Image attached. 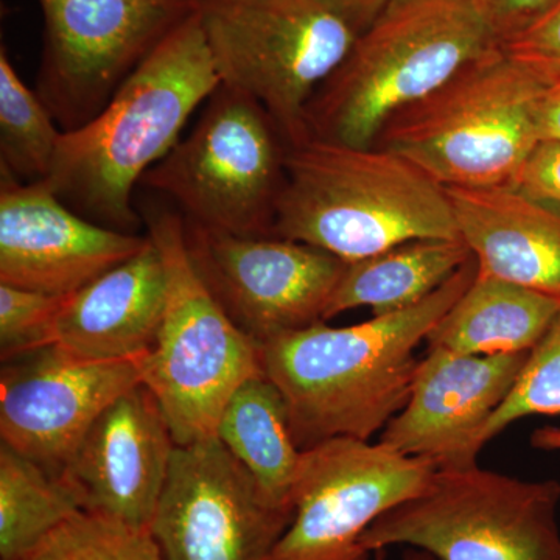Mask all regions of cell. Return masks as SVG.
I'll list each match as a JSON object with an SVG mask.
<instances>
[{"mask_svg": "<svg viewBox=\"0 0 560 560\" xmlns=\"http://www.w3.org/2000/svg\"><path fill=\"white\" fill-rule=\"evenodd\" d=\"M478 275L471 257L444 285L404 311L349 327L318 323L261 342L265 377L289 408L301 451L335 438L370 441L410 399L427 341Z\"/></svg>", "mask_w": 560, "mask_h": 560, "instance_id": "obj_1", "label": "cell"}, {"mask_svg": "<svg viewBox=\"0 0 560 560\" xmlns=\"http://www.w3.org/2000/svg\"><path fill=\"white\" fill-rule=\"evenodd\" d=\"M220 84L197 9L140 61L94 119L61 132L47 179L51 189L92 223L138 234L142 219L132 190Z\"/></svg>", "mask_w": 560, "mask_h": 560, "instance_id": "obj_2", "label": "cell"}, {"mask_svg": "<svg viewBox=\"0 0 560 560\" xmlns=\"http://www.w3.org/2000/svg\"><path fill=\"white\" fill-rule=\"evenodd\" d=\"M272 235L345 261L408 242L460 238L447 190L410 161L315 138L290 147Z\"/></svg>", "mask_w": 560, "mask_h": 560, "instance_id": "obj_3", "label": "cell"}, {"mask_svg": "<svg viewBox=\"0 0 560 560\" xmlns=\"http://www.w3.org/2000/svg\"><path fill=\"white\" fill-rule=\"evenodd\" d=\"M497 47L477 0H390L313 95L308 138L374 147L394 114Z\"/></svg>", "mask_w": 560, "mask_h": 560, "instance_id": "obj_4", "label": "cell"}, {"mask_svg": "<svg viewBox=\"0 0 560 560\" xmlns=\"http://www.w3.org/2000/svg\"><path fill=\"white\" fill-rule=\"evenodd\" d=\"M547 79L501 47L394 114L374 145L444 187H512L540 142L536 105Z\"/></svg>", "mask_w": 560, "mask_h": 560, "instance_id": "obj_5", "label": "cell"}, {"mask_svg": "<svg viewBox=\"0 0 560 560\" xmlns=\"http://www.w3.org/2000/svg\"><path fill=\"white\" fill-rule=\"evenodd\" d=\"M147 234L167 271V304L142 383L160 404L176 445L215 438L221 412L243 383L265 375L261 342L232 320L195 268L183 215L151 209Z\"/></svg>", "mask_w": 560, "mask_h": 560, "instance_id": "obj_6", "label": "cell"}, {"mask_svg": "<svg viewBox=\"0 0 560 560\" xmlns=\"http://www.w3.org/2000/svg\"><path fill=\"white\" fill-rule=\"evenodd\" d=\"M198 16L221 84L264 106L291 145L305 110L360 33L323 0H200Z\"/></svg>", "mask_w": 560, "mask_h": 560, "instance_id": "obj_7", "label": "cell"}, {"mask_svg": "<svg viewBox=\"0 0 560 560\" xmlns=\"http://www.w3.org/2000/svg\"><path fill=\"white\" fill-rule=\"evenodd\" d=\"M291 143L260 103L220 84L194 130L143 175L187 223L272 235Z\"/></svg>", "mask_w": 560, "mask_h": 560, "instance_id": "obj_8", "label": "cell"}, {"mask_svg": "<svg viewBox=\"0 0 560 560\" xmlns=\"http://www.w3.org/2000/svg\"><path fill=\"white\" fill-rule=\"evenodd\" d=\"M560 482L474 466L436 469L415 499L382 515L364 550L418 548L438 560H560Z\"/></svg>", "mask_w": 560, "mask_h": 560, "instance_id": "obj_9", "label": "cell"}, {"mask_svg": "<svg viewBox=\"0 0 560 560\" xmlns=\"http://www.w3.org/2000/svg\"><path fill=\"white\" fill-rule=\"evenodd\" d=\"M44 47L36 94L61 131L94 119L140 61L200 0H38Z\"/></svg>", "mask_w": 560, "mask_h": 560, "instance_id": "obj_10", "label": "cell"}, {"mask_svg": "<svg viewBox=\"0 0 560 560\" xmlns=\"http://www.w3.org/2000/svg\"><path fill=\"white\" fill-rule=\"evenodd\" d=\"M438 467L370 441L335 438L304 451L293 518L264 560H370L361 545L382 515L415 499Z\"/></svg>", "mask_w": 560, "mask_h": 560, "instance_id": "obj_11", "label": "cell"}, {"mask_svg": "<svg viewBox=\"0 0 560 560\" xmlns=\"http://www.w3.org/2000/svg\"><path fill=\"white\" fill-rule=\"evenodd\" d=\"M184 226L195 268L254 340L323 323L348 261L278 235H235L186 220Z\"/></svg>", "mask_w": 560, "mask_h": 560, "instance_id": "obj_12", "label": "cell"}, {"mask_svg": "<svg viewBox=\"0 0 560 560\" xmlns=\"http://www.w3.org/2000/svg\"><path fill=\"white\" fill-rule=\"evenodd\" d=\"M291 518L215 436L176 445L150 533L165 560H264Z\"/></svg>", "mask_w": 560, "mask_h": 560, "instance_id": "obj_13", "label": "cell"}, {"mask_svg": "<svg viewBox=\"0 0 560 560\" xmlns=\"http://www.w3.org/2000/svg\"><path fill=\"white\" fill-rule=\"evenodd\" d=\"M142 359L84 360L49 345L3 361L0 440L61 475L98 416L142 383Z\"/></svg>", "mask_w": 560, "mask_h": 560, "instance_id": "obj_14", "label": "cell"}, {"mask_svg": "<svg viewBox=\"0 0 560 560\" xmlns=\"http://www.w3.org/2000/svg\"><path fill=\"white\" fill-rule=\"evenodd\" d=\"M149 234L92 223L49 180L21 183L0 171V283L70 296L138 254Z\"/></svg>", "mask_w": 560, "mask_h": 560, "instance_id": "obj_15", "label": "cell"}, {"mask_svg": "<svg viewBox=\"0 0 560 560\" xmlns=\"http://www.w3.org/2000/svg\"><path fill=\"white\" fill-rule=\"evenodd\" d=\"M529 352L460 355L429 349L419 360L410 399L381 433V444L438 469L474 466L480 438L510 396Z\"/></svg>", "mask_w": 560, "mask_h": 560, "instance_id": "obj_16", "label": "cell"}, {"mask_svg": "<svg viewBox=\"0 0 560 560\" xmlns=\"http://www.w3.org/2000/svg\"><path fill=\"white\" fill-rule=\"evenodd\" d=\"M175 448L156 397L140 383L98 416L61 475L83 511L150 530Z\"/></svg>", "mask_w": 560, "mask_h": 560, "instance_id": "obj_17", "label": "cell"}, {"mask_svg": "<svg viewBox=\"0 0 560 560\" xmlns=\"http://www.w3.org/2000/svg\"><path fill=\"white\" fill-rule=\"evenodd\" d=\"M167 304V271L149 235L130 259L70 294L51 345L79 359H142L153 348Z\"/></svg>", "mask_w": 560, "mask_h": 560, "instance_id": "obj_18", "label": "cell"}, {"mask_svg": "<svg viewBox=\"0 0 560 560\" xmlns=\"http://www.w3.org/2000/svg\"><path fill=\"white\" fill-rule=\"evenodd\" d=\"M478 272L560 302V212L512 187H445Z\"/></svg>", "mask_w": 560, "mask_h": 560, "instance_id": "obj_19", "label": "cell"}, {"mask_svg": "<svg viewBox=\"0 0 560 560\" xmlns=\"http://www.w3.org/2000/svg\"><path fill=\"white\" fill-rule=\"evenodd\" d=\"M559 312L550 296L478 272L425 342L460 355L530 352Z\"/></svg>", "mask_w": 560, "mask_h": 560, "instance_id": "obj_20", "label": "cell"}, {"mask_svg": "<svg viewBox=\"0 0 560 560\" xmlns=\"http://www.w3.org/2000/svg\"><path fill=\"white\" fill-rule=\"evenodd\" d=\"M215 436L272 508L293 512L304 451L294 441L289 408L275 383L265 375L243 383L221 412Z\"/></svg>", "mask_w": 560, "mask_h": 560, "instance_id": "obj_21", "label": "cell"}, {"mask_svg": "<svg viewBox=\"0 0 560 560\" xmlns=\"http://www.w3.org/2000/svg\"><path fill=\"white\" fill-rule=\"evenodd\" d=\"M471 257L460 238H429L348 261L324 320L359 307H371L374 316L411 307L444 285Z\"/></svg>", "mask_w": 560, "mask_h": 560, "instance_id": "obj_22", "label": "cell"}, {"mask_svg": "<svg viewBox=\"0 0 560 560\" xmlns=\"http://www.w3.org/2000/svg\"><path fill=\"white\" fill-rule=\"evenodd\" d=\"M79 492L62 475L0 444V560H20L77 512Z\"/></svg>", "mask_w": 560, "mask_h": 560, "instance_id": "obj_23", "label": "cell"}, {"mask_svg": "<svg viewBox=\"0 0 560 560\" xmlns=\"http://www.w3.org/2000/svg\"><path fill=\"white\" fill-rule=\"evenodd\" d=\"M61 128L0 50V171L21 183L49 179Z\"/></svg>", "mask_w": 560, "mask_h": 560, "instance_id": "obj_24", "label": "cell"}, {"mask_svg": "<svg viewBox=\"0 0 560 560\" xmlns=\"http://www.w3.org/2000/svg\"><path fill=\"white\" fill-rule=\"evenodd\" d=\"M20 560H165L150 530L80 511Z\"/></svg>", "mask_w": 560, "mask_h": 560, "instance_id": "obj_25", "label": "cell"}, {"mask_svg": "<svg viewBox=\"0 0 560 560\" xmlns=\"http://www.w3.org/2000/svg\"><path fill=\"white\" fill-rule=\"evenodd\" d=\"M529 416H560V312L530 350L510 396L482 430L481 447L515 420Z\"/></svg>", "mask_w": 560, "mask_h": 560, "instance_id": "obj_26", "label": "cell"}, {"mask_svg": "<svg viewBox=\"0 0 560 560\" xmlns=\"http://www.w3.org/2000/svg\"><path fill=\"white\" fill-rule=\"evenodd\" d=\"M68 298L0 283L2 361L51 345L55 324Z\"/></svg>", "mask_w": 560, "mask_h": 560, "instance_id": "obj_27", "label": "cell"}, {"mask_svg": "<svg viewBox=\"0 0 560 560\" xmlns=\"http://www.w3.org/2000/svg\"><path fill=\"white\" fill-rule=\"evenodd\" d=\"M501 49L525 62L544 79H560V7L528 32L503 44Z\"/></svg>", "mask_w": 560, "mask_h": 560, "instance_id": "obj_28", "label": "cell"}, {"mask_svg": "<svg viewBox=\"0 0 560 560\" xmlns=\"http://www.w3.org/2000/svg\"><path fill=\"white\" fill-rule=\"evenodd\" d=\"M512 189L560 212V142L540 140L523 164Z\"/></svg>", "mask_w": 560, "mask_h": 560, "instance_id": "obj_29", "label": "cell"}, {"mask_svg": "<svg viewBox=\"0 0 560 560\" xmlns=\"http://www.w3.org/2000/svg\"><path fill=\"white\" fill-rule=\"evenodd\" d=\"M477 3L500 47L528 32L560 7V0H477Z\"/></svg>", "mask_w": 560, "mask_h": 560, "instance_id": "obj_30", "label": "cell"}, {"mask_svg": "<svg viewBox=\"0 0 560 560\" xmlns=\"http://www.w3.org/2000/svg\"><path fill=\"white\" fill-rule=\"evenodd\" d=\"M539 140L560 142V79L547 80L536 105Z\"/></svg>", "mask_w": 560, "mask_h": 560, "instance_id": "obj_31", "label": "cell"}, {"mask_svg": "<svg viewBox=\"0 0 560 560\" xmlns=\"http://www.w3.org/2000/svg\"><path fill=\"white\" fill-rule=\"evenodd\" d=\"M323 2L337 11L361 35L382 16L390 0H323Z\"/></svg>", "mask_w": 560, "mask_h": 560, "instance_id": "obj_32", "label": "cell"}, {"mask_svg": "<svg viewBox=\"0 0 560 560\" xmlns=\"http://www.w3.org/2000/svg\"><path fill=\"white\" fill-rule=\"evenodd\" d=\"M534 447L541 451H560V427H545L533 434Z\"/></svg>", "mask_w": 560, "mask_h": 560, "instance_id": "obj_33", "label": "cell"}, {"mask_svg": "<svg viewBox=\"0 0 560 560\" xmlns=\"http://www.w3.org/2000/svg\"><path fill=\"white\" fill-rule=\"evenodd\" d=\"M401 560H438L427 551L418 550V548H407Z\"/></svg>", "mask_w": 560, "mask_h": 560, "instance_id": "obj_34", "label": "cell"}]
</instances>
